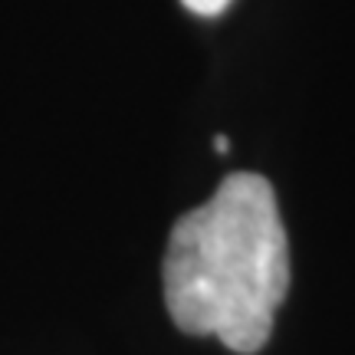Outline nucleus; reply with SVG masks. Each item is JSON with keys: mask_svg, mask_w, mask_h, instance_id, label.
<instances>
[{"mask_svg": "<svg viewBox=\"0 0 355 355\" xmlns=\"http://www.w3.org/2000/svg\"><path fill=\"white\" fill-rule=\"evenodd\" d=\"M162 279L181 332L214 336L237 355L260 352L290 293V241L270 181L237 171L178 217Z\"/></svg>", "mask_w": 355, "mask_h": 355, "instance_id": "f257e3e1", "label": "nucleus"}, {"mask_svg": "<svg viewBox=\"0 0 355 355\" xmlns=\"http://www.w3.org/2000/svg\"><path fill=\"white\" fill-rule=\"evenodd\" d=\"M181 3H184L194 17H220L234 0H181Z\"/></svg>", "mask_w": 355, "mask_h": 355, "instance_id": "f03ea898", "label": "nucleus"}, {"mask_svg": "<svg viewBox=\"0 0 355 355\" xmlns=\"http://www.w3.org/2000/svg\"><path fill=\"white\" fill-rule=\"evenodd\" d=\"M214 148H217V152H227V148H230V141L224 139V135H217V139H214Z\"/></svg>", "mask_w": 355, "mask_h": 355, "instance_id": "7ed1b4c3", "label": "nucleus"}]
</instances>
